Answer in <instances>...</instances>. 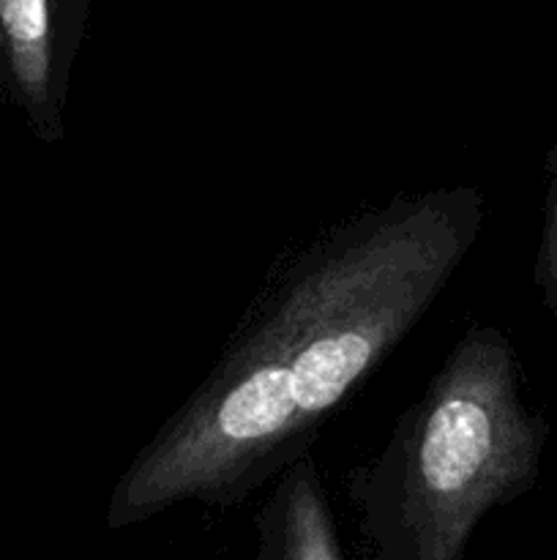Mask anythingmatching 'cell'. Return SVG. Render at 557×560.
<instances>
[{"instance_id":"obj_5","label":"cell","mask_w":557,"mask_h":560,"mask_svg":"<svg viewBox=\"0 0 557 560\" xmlns=\"http://www.w3.org/2000/svg\"><path fill=\"white\" fill-rule=\"evenodd\" d=\"M546 191H544V222H541L538 255H535L533 277L541 290L546 312L552 317L557 337V140L546 153Z\"/></svg>"},{"instance_id":"obj_3","label":"cell","mask_w":557,"mask_h":560,"mask_svg":"<svg viewBox=\"0 0 557 560\" xmlns=\"http://www.w3.org/2000/svg\"><path fill=\"white\" fill-rule=\"evenodd\" d=\"M87 9L91 0H0V96L44 145L66 137L71 69Z\"/></svg>"},{"instance_id":"obj_1","label":"cell","mask_w":557,"mask_h":560,"mask_svg":"<svg viewBox=\"0 0 557 560\" xmlns=\"http://www.w3.org/2000/svg\"><path fill=\"white\" fill-rule=\"evenodd\" d=\"M484 213L478 186L399 195L276 266L211 375L115 481L104 525L238 506L311 452L451 282Z\"/></svg>"},{"instance_id":"obj_4","label":"cell","mask_w":557,"mask_h":560,"mask_svg":"<svg viewBox=\"0 0 557 560\" xmlns=\"http://www.w3.org/2000/svg\"><path fill=\"white\" fill-rule=\"evenodd\" d=\"M257 560H342L331 503L315 457L306 452L278 474L276 487L254 517Z\"/></svg>"},{"instance_id":"obj_2","label":"cell","mask_w":557,"mask_h":560,"mask_svg":"<svg viewBox=\"0 0 557 560\" xmlns=\"http://www.w3.org/2000/svg\"><path fill=\"white\" fill-rule=\"evenodd\" d=\"M549 424L522 397L511 339L470 323L347 498L377 560H459L481 520L538 481Z\"/></svg>"}]
</instances>
